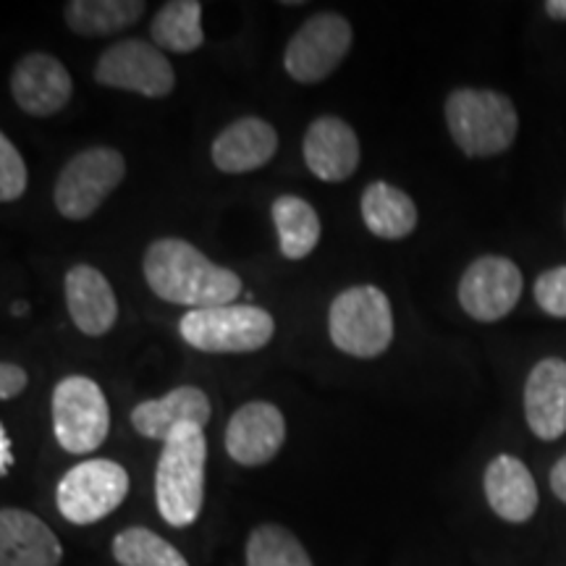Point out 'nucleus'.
Masks as SVG:
<instances>
[{"mask_svg":"<svg viewBox=\"0 0 566 566\" xmlns=\"http://www.w3.org/2000/svg\"><path fill=\"white\" fill-rule=\"evenodd\" d=\"M147 286L160 300L192 310L223 307L242 294V279L221 268L184 239H158L142 260Z\"/></svg>","mask_w":566,"mask_h":566,"instance_id":"obj_1","label":"nucleus"},{"mask_svg":"<svg viewBox=\"0 0 566 566\" xmlns=\"http://www.w3.org/2000/svg\"><path fill=\"white\" fill-rule=\"evenodd\" d=\"M205 459H208V441L197 424H187L171 441L163 443L155 467V501L160 516L171 527L195 525L202 512Z\"/></svg>","mask_w":566,"mask_h":566,"instance_id":"obj_2","label":"nucleus"},{"mask_svg":"<svg viewBox=\"0 0 566 566\" xmlns=\"http://www.w3.org/2000/svg\"><path fill=\"white\" fill-rule=\"evenodd\" d=\"M446 126L467 158H491L512 147L520 116L504 92L464 87L446 97Z\"/></svg>","mask_w":566,"mask_h":566,"instance_id":"obj_3","label":"nucleus"},{"mask_svg":"<svg viewBox=\"0 0 566 566\" xmlns=\"http://www.w3.org/2000/svg\"><path fill=\"white\" fill-rule=\"evenodd\" d=\"M328 334L344 354L359 359L380 357L394 342L391 302L370 283L346 289L331 304Z\"/></svg>","mask_w":566,"mask_h":566,"instance_id":"obj_4","label":"nucleus"},{"mask_svg":"<svg viewBox=\"0 0 566 566\" xmlns=\"http://www.w3.org/2000/svg\"><path fill=\"white\" fill-rule=\"evenodd\" d=\"M179 334L200 352L244 354L268 346L275 323L273 315L254 304H223V307L189 310L181 317Z\"/></svg>","mask_w":566,"mask_h":566,"instance_id":"obj_5","label":"nucleus"},{"mask_svg":"<svg viewBox=\"0 0 566 566\" xmlns=\"http://www.w3.org/2000/svg\"><path fill=\"white\" fill-rule=\"evenodd\" d=\"M53 430L69 454L101 449L111 430V409L103 388L84 375H69L53 391Z\"/></svg>","mask_w":566,"mask_h":566,"instance_id":"obj_6","label":"nucleus"},{"mask_svg":"<svg viewBox=\"0 0 566 566\" xmlns=\"http://www.w3.org/2000/svg\"><path fill=\"white\" fill-rule=\"evenodd\" d=\"M126 176L124 155L113 147H90L76 153L55 184V208L69 221H84L108 200Z\"/></svg>","mask_w":566,"mask_h":566,"instance_id":"obj_7","label":"nucleus"},{"mask_svg":"<svg viewBox=\"0 0 566 566\" xmlns=\"http://www.w3.org/2000/svg\"><path fill=\"white\" fill-rule=\"evenodd\" d=\"M129 493V472L111 459H87L71 467L55 491L59 512L74 525H92L122 506Z\"/></svg>","mask_w":566,"mask_h":566,"instance_id":"obj_8","label":"nucleus"},{"mask_svg":"<svg viewBox=\"0 0 566 566\" xmlns=\"http://www.w3.org/2000/svg\"><path fill=\"white\" fill-rule=\"evenodd\" d=\"M352 38V24L342 13H315L289 40L283 66L294 82L315 84L328 80L349 53Z\"/></svg>","mask_w":566,"mask_h":566,"instance_id":"obj_9","label":"nucleus"},{"mask_svg":"<svg viewBox=\"0 0 566 566\" xmlns=\"http://www.w3.org/2000/svg\"><path fill=\"white\" fill-rule=\"evenodd\" d=\"M95 82L111 90L137 92L142 97H166L171 95L176 74L160 48L145 40H122L101 55Z\"/></svg>","mask_w":566,"mask_h":566,"instance_id":"obj_10","label":"nucleus"},{"mask_svg":"<svg viewBox=\"0 0 566 566\" xmlns=\"http://www.w3.org/2000/svg\"><path fill=\"white\" fill-rule=\"evenodd\" d=\"M522 271L509 258L485 254L467 268L459 281V304L472 321L495 323L516 307L522 296Z\"/></svg>","mask_w":566,"mask_h":566,"instance_id":"obj_11","label":"nucleus"},{"mask_svg":"<svg viewBox=\"0 0 566 566\" xmlns=\"http://www.w3.org/2000/svg\"><path fill=\"white\" fill-rule=\"evenodd\" d=\"M286 441V420L271 401H250L237 409L226 428V451L244 467L268 464Z\"/></svg>","mask_w":566,"mask_h":566,"instance_id":"obj_12","label":"nucleus"},{"mask_svg":"<svg viewBox=\"0 0 566 566\" xmlns=\"http://www.w3.org/2000/svg\"><path fill=\"white\" fill-rule=\"evenodd\" d=\"M11 95L30 116L45 118L63 111L74 95L69 69L48 53H30L11 74Z\"/></svg>","mask_w":566,"mask_h":566,"instance_id":"obj_13","label":"nucleus"},{"mask_svg":"<svg viewBox=\"0 0 566 566\" xmlns=\"http://www.w3.org/2000/svg\"><path fill=\"white\" fill-rule=\"evenodd\" d=\"M304 163L321 181H346L359 166V139L354 129L336 116H321L304 134Z\"/></svg>","mask_w":566,"mask_h":566,"instance_id":"obj_14","label":"nucleus"},{"mask_svg":"<svg viewBox=\"0 0 566 566\" xmlns=\"http://www.w3.org/2000/svg\"><path fill=\"white\" fill-rule=\"evenodd\" d=\"M210 420V399L202 388L179 386L163 399L142 401L132 409V424L139 436L153 441H171L187 424L205 428Z\"/></svg>","mask_w":566,"mask_h":566,"instance_id":"obj_15","label":"nucleus"},{"mask_svg":"<svg viewBox=\"0 0 566 566\" xmlns=\"http://www.w3.org/2000/svg\"><path fill=\"white\" fill-rule=\"evenodd\" d=\"M61 541L40 516L24 509L0 512V566H59Z\"/></svg>","mask_w":566,"mask_h":566,"instance_id":"obj_16","label":"nucleus"},{"mask_svg":"<svg viewBox=\"0 0 566 566\" xmlns=\"http://www.w3.org/2000/svg\"><path fill=\"white\" fill-rule=\"evenodd\" d=\"M525 415L530 430L541 441H556L566 433V363L541 359L527 375Z\"/></svg>","mask_w":566,"mask_h":566,"instance_id":"obj_17","label":"nucleus"},{"mask_svg":"<svg viewBox=\"0 0 566 566\" xmlns=\"http://www.w3.org/2000/svg\"><path fill=\"white\" fill-rule=\"evenodd\" d=\"M279 134L258 116H244L226 126L212 142V163L223 174H250L271 163Z\"/></svg>","mask_w":566,"mask_h":566,"instance_id":"obj_18","label":"nucleus"},{"mask_svg":"<svg viewBox=\"0 0 566 566\" xmlns=\"http://www.w3.org/2000/svg\"><path fill=\"white\" fill-rule=\"evenodd\" d=\"M69 315L84 336H105L116 325L118 302L105 275L92 265H74L66 273Z\"/></svg>","mask_w":566,"mask_h":566,"instance_id":"obj_19","label":"nucleus"},{"mask_svg":"<svg viewBox=\"0 0 566 566\" xmlns=\"http://www.w3.org/2000/svg\"><path fill=\"white\" fill-rule=\"evenodd\" d=\"M485 499L501 520L527 522L537 509V485L533 472L512 454L495 457L485 470Z\"/></svg>","mask_w":566,"mask_h":566,"instance_id":"obj_20","label":"nucleus"},{"mask_svg":"<svg viewBox=\"0 0 566 566\" xmlns=\"http://www.w3.org/2000/svg\"><path fill=\"white\" fill-rule=\"evenodd\" d=\"M363 221L378 239L399 242L417 229V205L388 181H373L363 195Z\"/></svg>","mask_w":566,"mask_h":566,"instance_id":"obj_21","label":"nucleus"},{"mask_svg":"<svg viewBox=\"0 0 566 566\" xmlns=\"http://www.w3.org/2000/svg\"><path fill=\"white\" fill-rule=\"evenodd\" d=\"M273 223L279 231V247L283 258L304 260L321 242V218L313 205L302 197L281 195L273 202Z\"/></svg>","mask_w":566,"mask_h":566,"instance_id":"obj_22","label":"nucleus"},{"mask_svg":"<svg viewBox=\"0 0 566 566\" xmlns=\"http://www.w3.org/2000/svg\"><path fill=\"white\" fill-rule=\"evenodd\" d=\"M145 11L142 0H71L66 24L82 38H103L137 24Z\"/></svg>","mask_w":566,"mask_h":566,"instance_id":"obj_23","label":"nucleus"},{"mask_svg":"<svg viewBox=\"0 0 566 566\" xmlns=\"http://www.w3.org/2000/svg\"><path fill=\"white\" fill-rule=\"evenodd\" d=\"M155 48L168 53H195L202 48V3L197 0H171L155 13L150 24Z\"/></svg>","mask_w":566,"mask_h":566,"instance_id":"obj_24","label":"nucleus"},{"mask_svg":"<svg viewBox=\"0 0 566 566\" xmlns=\"http://www.w3.org/2000/svg\"><path fill=\"white\" fill-rule=\"evenodd\" d=\"M113 556L122 566H189L171 543L147 527H129L113 537Z\"/></svg>","mask_w":566,"mask_h":566,"instance_id":"obj_25","label":"nucleus"},{"mask_svg":"<svg viewBox=\"0 0 566 566\" xmlns=\"http://www.w3.org/2000/svg\"><path fill=\"white\" fill-rule=\"evenodd\" d=\"M247 566H313L292 530L260 525L247 541Z\"/></svg>","mask_w":566,"mask_h":566,"instance_id":"obj_26","label":"nucleus"},{"mask_svg":"<svg viewBox=\"0 0 566 566\" xmlns=\"http://www.w3.org/2000/svg\"><path fill=\"white\" fill-rule=\"evenodd\" d=\"M27 181H30V176H27L24 158H21L13 142L3 134L0 137V200H19L27 192Z\"/></svg>","mask_w":566,"mask_h":566,"instance_id":"obj_27","label":"nucleus"},{"mask_svg":"<svg viewBox=\"0 0 566 566\" xmlns=\"http://www.w3.org/2000/svg\"><path fill=\"white\" fill-rule=\"evenodd\" d=\"M535 302L543 313L554 317H566V265L551 268L535 281Z\"/></svg>","mask_w":566,"mask_h":566,"instance_id":"obj_28","label":"nucleus"},{"mask_svg":"<svg viewBox=\"0 0 566 566\" xmlns=\"http://www.w3.org/2000/svg\"><path fill=\"white\" fill-rule=\"evenodd\" d=\"M27 384H30V375H27L24 367L13 365V363H3L0 365V399L11 401L24 391Z\"/></svg>","mask_w":566,"mask_h":566,"instance_id":"obj_29","label":"nucleus"},{"mask_svg":"<svg viewBox=\"0 0 566 566\" xmlns=\"http://www.w3.org/2000/svg\"><path fill=\"white\" fill-rule=\"evenodd\" d=\"M551 488H554V493L566 504V457L558 459L554 470H551Z\"/></svg>","mask_w":566,"mask_h":566,"instance_id":"obj_30","label":"nucleus"},{"mask_svg":"<svg viewBox=\"0 0 566 566\" xmlns=\"http://www.w3.org/2000/svg\"><path fill=\"white\" fill-rule=\"evenodd\" d=\"M11 464H13V457H11L9 433H6V428H0V475H9Z\"/></svg>","mask_w":566,"mask_h":566,"instance_id":"obj_31","label":"nucleus"},{"mask_svg":"<svg viewBox=\"0 0 566 566\" xmlns=\"http://www.w3.org/2000/svg\"><path fill=\"white\" fill-rule=\"evenodd\" d=\"M546 13L551 19H564L566 21V0H548Z\"/></svg>","mask_w":566,"mask_h":566,"instance_id":"obj_32","label":"nucleus"},{"mask_svg":"<svg viewBox=\"0 0 566 566\" xmlns=\"http://www.w3.org/2000/svg\"><path fill=\"white\" fill-rule=\"evenodd\" d=\"M24 313H27L24 302H17V307H13V315H24Z\"/></svg>","mask_w":566,"mask_h":566,"instance_id":"obj_33","label":"nucleus"}]
</instances>
